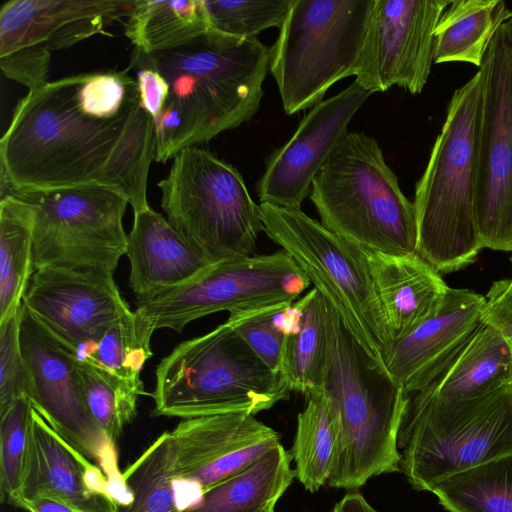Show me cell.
I'll list each match as a JSON object with an SVG mask.
<instances>
[{
	"label": "cell",
	"mask_w": 512,
	"mask_h": 512,
	"mask_svg": "<svg viewBox=\"0 0 512 512\" xmlns=\"http://www.w3.org/2000/svg\"><path fill=\"white\" fill-rule=\"evenodd\" d=\"M155 124L129 70L81 73L29 90L0 140L1 191L108 186L149 206Z\"/></svg>",
	"instance_id": "obj_1"
},
{
	"label": "cell",
	"mask_w": 512,
	"mask_h": 512,
	"mask_svg": "<svg viewBox=\"0 0 512 512\" xmlns=\"http://www.w3.org/2000/svg\"><path fill=\"white\" fill-rule=\"evenodd\" d=\"M131 59L154 68L168 84L167 100L154 119L155 161L166 163L258 112L270 47L257 38L211 29L173 50L144 54L134 49Z\"/></svg>",
	"instance_id": "obj_2"
},
{
	"label": "cell",
	"mask_w": 512,
	"mask_h": 512,
	"mask_svg": "<svg viewBox=\"0 0 512 512\" xmlns=\"http://www.w3.org/2000/svg\"><path fill=\"white\" fill-rule=\"evenodd\" d=\"M322 389L337 429L328 485L355 490L371 477L400 471L398 435L409 396L368 356L330 304Z\"/></svg>",
	"instance_id": "obj_3"
},
{
	"label": "cell",
	"mask_w": 512,
	"mask_h": 512,
	"mask_svg": "<svg viewBox=\"0 0 512 512\" xmlns=\"http://www.w3.org/2000/svg\"><path fill=\"white\" fill-rule=\"evenodd\" d=\"M480 70L454 91L413 201L416 253L438 272L471 264L482 249L476 220Z\"/></svg>",
	"instance_id": "obj_4"
},
{
	"label": "cell",
	"mask_w": 512,
	"mask_h": 512,
	"mask_svg": "<svg viewBox=\"0 0 512 512\" xmlns=\"http://www.w3.org/2000/svg\"><path fill=\"white\" fill-rule=\"evenodd\" d=\"M291 389L237 333L228 318L177 345L156 368L153 416L195 418L257 413L287 400Z\"/></svg>",
	"instance_id": "obj_5"
},
{
	"label": "cell",
	"mask_w": 512,
	"mask_h": 512,
	"mask_svg": "<svg viewBox=\"0 0 512 512\" xmlns=\"http://www.w3.org/2000/svg\"><path fill=\"white\" fill-rule=\"evenodd\" d=\"M310 200L327 229L385 254L416 253L413 202L375 138L348 132L315 177Z\"/></svg>",
	"instance_id": "obj_6"
},
{
	"label": "cell",
	"mask_w": 512,
	"mask_h": 512,
	"mask_svg": "<svg viewBox=\"0 0 512 512\" xmlns=\"http://www.w3.org/2000/svg\"><path fill=\"white\" fill-rule=\"evenodd\" d=\"M398 448L400 471L419 491L512 453V385L460 401L409 395Z\"/></svg>",
	"instance_id": "obj_7"
},
{
	"label": "cell",
	"mask_w": 512,
	"mask_h": 512,
	"mask_svg": "<svg viewBox=\"0 0 512 512\" xmlns=\"http://www.w3.org/2000/svg\"><path fill=\"white\" fill-rule=\"evenodd\" d=\"M263 231L287 252L368 356L386 369L393 346L363 247L301 209L260 204Z\"/></svg>",
	"instance_id": "obj_8"
},
{
	"label": "cell",
	"mask_w": 512,
	"mask_h": 512,
	"mask_svg": "<svg viewBox=\"0 0 512 512\" xmlns=\"http://www.w3.org/2000/svg\"><path fill=\"white\" fill-rule=\"evenodd\" d=\"M375 0H293L270 47L269 72L287 115L313 108L356 76Z\"/></svg>",
	"instance_id": "obj_9"
},
{
	"label": "cell",
	"mask_w": 512,
	"mask_h": 512,
	"mask_svg": "<svg viewBox=\"0 0 512 512\" xmlns=\"http://www.w3.org/2000/svg\"><path fill=\"white\" fill-rule=\"evenodd\" d=\"M157 185L169 224L215 262L254 255L261 209L232 165L204 148L187 147Z\"/></svg>",
	"instance_id": "obj_10"
},
{
	"label": "cell",
	"mask_w": 512,
	"mask_h": 512,
	"mask_svg": "<svg viewBox=\"0 0 512 512\" xmlns=\"http://www.w3.org/2000/svg\"><path fill=\"white\" fill-rule=\"evenodd\" d=\"M310 284L281 249L220 261L180 285L137 296L135 312L153 331L180 333L188 323L222 311L285 313Z\"/></svg>",
	"instance_id": "obj_11"
},
{
	"label": "cell",
	"mask_w": 512,
	"mask_h": 512,
	"mask_svg": "<svg viewBox=\"0 0 512 512\" xmlns=\"http://www.w3.org/2000/svg\"><path fill=\"white\" fill-rule=\"evenodd\" d=\"M35 207L34 270L63 269L113 276L126 254V196L108 186L1 191Z\"/></svg>",
	"instance_id": "obj_12"
},
{
	"label": "cell",
	"mask_w": 512,
	"mask_h": 512,
	"mask_svg": "<svg viewBox=\"0 0 512 512\" xmlns=\"http://www.w3.org/2000/svg\"><path fill=\"white\" fill-rule=\"evenodd\" d=\"M479 70L477 228L482 248L512 251V18L497 30Z\"/></svg>",
	"instance_id": "obj_13"
},
{
	"label": "cell",
	"mask_w": 512,
	"mask_h": 512,
	"mask_svg": "<svg viewBox=\"0 0 512 512\" xmlns=\"http://www.w3.org/2000/svg\"><path fill=\"white\" fill-rule=\"evenodd\" d=\"M134 0H9L0 8V66L29 90L46 82L51 53L127 17Z\"/></svg>",
	"instance_id": "obj_14"
},
{
	"label": "cell",
	"mask_w": 512,
	"mask_h": 512,
	"mask_svg": "<svg viewBox=\"0 0 512 512\" xmlns=\"http://www.w3.org/2000/svg\"><path fill=\"white\" fill-rule=\"evenodd\" d=\"M20 342L26 368V396L50 426L104 471L117 465L109 442L89 415L82 398L77 354L46 331L23 307Z\"/></svg>",
	"instance_id": "obj_15"
},
{
	"label": "cell",
	"mask_w": 512,
	"mask_h": 512,
	"mask_svg": "<svg viewBox=\"0 0 512 512\" xmlns=\"http://www.w3.org/2000/svg\"><path fill=\"white\" fill-rule=\"evenodd\" d=\"M448 0H375L356 82L384 92L420 94L435 59V30Z\"/></svg>",
	"instance_id": "obj_16"
},
{
	"label": "cell",
	"mask_w": 512,
	"mask_h": 512,
	"mask_svg": "<svg viewBox=\"0 0 512 512\" xmlns=\"http://www.w3.org/2000/svg\"><path fill=\"white\" fill-rule=\"evenodd\" d=\"M372 93L356 81L314 106L292 137L265 161L256 185L261 204L301 209L312 183L348 133V125Z\"/></svg>",
	"instance_id": "obj_17"
},
{
	"label": "cell",
	"mask_w": 512,
	"mask_h": 512,
	"mask_svg": "<svg viewBox=\"0 0 512 512\" xmlns=\"http://www.w3.org/2000/svg\"><path fill=\"white\" fill-rule=\"evenodd\" d=\"M22 305L76 354L96 343L130 311L113 276L53 268L33 273Z\"/></svg>",
	"instance_id": "obj_18"
},
{
	"label": "cell",
	"mask_w": 512,
	"mask_h": 512,
	"mask_svg": "<svg viewBox=\"0 0 512 512\" xmlns=\"http://www.w3.org/2000/svg\"><path fill=\"white\" fill-rule=\"evenodd\" d=\"M170 434L176 477L202 493L280 443L274 429L248 412L183 419Z\"/></svg>",
	"instance_id": "obj_19"
},
{
	"label": "cell",
	"mask_w": 512,
	"mask_h": 512,
	"mask_svg": "<svg viewBox=\"0 0 512 512\" xmlns=\"http://www.w3.org/2000/svg\"><path fill=\"white\" fill-rule=\"evenodd\" d=\"M50 498L77 512H117L109 480L64 440L33 406L21 485L12 505Z\"/></svg>",
	"instance_id": "obj_20"
},
{
	"label": "cell",
	"mask_w": 512,
	"mask_h": 512,
	"mask_svg": "<svg viewBox=\"0 0 512 512\" xmlns=\"http://www.w3.org/2000/svg\"><path fill=\"white\" fill-rule=\"evenodd\" d=\"M486 299L467 289H448L439 310L393 344L386 369L409 396L442 372L483 321Z\"/></svg>",
	"instance_id": "obj_21"
},
{
	"label": "cell",
	"mask_w": 512,
	"mask_h": 512,
	"mask_svg": "<svg viewBox=\"0 0 512 512\" xmlns=\"http://www.w3.org/2000/svg\"><path fill=\"white\" fill-rule=\"evenodd\" d=\"M126 255L136 296L180 285L217 263L150 206L134 211Z\"/></svg>",
	"instance_id": "obj_22"
},
{
	"label": "cell",
	"mask_w": 512,
	"mask_h": 512,
	"mask_svg": "<svg viewBox=\"0 0 512 512\" xmlns=\"http://www.w3.org/2000/svg\"><path fill=\"white\" fill-rule=\"evenodd\" d=\"M363 249L395 344L439 310L449 287L417 253L392 255Z\"/></svg>",
	"instance_id": "obj_23"
},
{
	"label": "cell",
	"mask_w": 512,
	"mask_h": 512,
	"mask_svg": "<svg viewBox=\"0 0 512 512\" xmlns=\"http://www.w3.org/2000/svg\"><path fill=\"white\" fill-rule=\"evenodd\" d=\"M512 385V356L500 331L484 320L422 391L441 401L469 400Z\"/></svg>",
	"instance_id": "obj_24"
},
{
	"label": "cell",
	"mask_w": 512,
	"mask_h": 512,
	"mask_svg": "<svg viewBox=\"0 0 512 512\" xmlns=\"http://www.w3.org/2000/svg\"><path fill=\"white\" fill-rule=\"evenodd\" d=\"M291 460V453L279 443L245 469L204 491L181 512H275L295 478Z\"/></svg>",
	"instance_id": "obj_25"
},
{
	"label": "cell",
	"mask_w": 512,
	"mask_h": 512,
	"mask_svg": "<svg viewBox=\"0 0 512 512\" xmlns=\"http://www.w3.org/2000/svg\"><path fill=\"white\" fill-rule=\"evenodd\" d=\"M512 18L502 0H454L435 30L434 63L465 62L480 67L499 27Z\"/></svg>",
	"instance_id": "obj_26"
},
{
	"label": "cell",
	"mask_w": 512,
	"mask_h": 512,
	"mask_svg": "<svg viewBox=\"0 0 512 512\" xmlns=\"http://www.w3.org/2000/svg\"><path fill=\"white\" fill-rule=\"evenodd\" d=\"M295 328L288 330L282 376L291 391L322 389L328 358L329 303L314 288L292 306Z\"/></svg>",
	"instance_id": "obj_27"
},
{
	"label": "cell",
	"mask_w": 512,
	"mask_h": 512,
	"mask_svg": "<svg viewBox=\"0 0 512 512\" xmlns=\"http://www.w3.org/2000/svg\"><path fill=\"white\" fill-rule=\"evenodd\" d=\"M126 18L125 35L144 54L179 48L211 30L204 0H134Z\"/></svg>",
	"instance_id": "obj_28"
},
{
	"label": "cell",
	"mask_w": 512,
	"mask_h": 512,
	"mask_svg": "<svg viewBox=\"0 0 512 512\" xmlns=\"http://www.w3.org/2000/svg\"><path fill=\"white\" fill-rule=\"evenodd\" d=\"M35 207L10 193L0 200V320L19 306L35 272L33 229Z\"/></svg>",
	"instance_id": "obj_29"
},
{
	"label": "cell",
	"mask_w": 512,
	"mask_h": 512,
	"mask_svg": "<svg viewBox=\"0 0 512 512\" xmlns=\"http://www.w3.org/2000/svg\"><path fill=\"white\" fill-rule=\"evenodd\" d=\"M297 427L291 456L295 478L309 492H317L327 481L334 459L337 429L333 408L323 389L310 392Z\"/></svg>",
	"instance_id": "obj_30"
},
{
	"label": "cell",
	"mask_w": 512,
	"mask_h": 512,
	"mask_svg": "<svg viewBox=\"0 0 512 512\" xmlns=\"http://www.w3.org/2000/svg\"><path fill=\"white\" fill-rule=\"evenodd\" d=\"M430 492L450 512H512V453L443 479Z\"/></svg>",
	"instance_id": "obj_31"
},
{
	"label": "cell",
	"mask_w": 512,
	"mask_h": 512,
	"mask_svg": "<svg viewBox=\"0 0 512 512\" xmlns=\"http://www.w3.org/2000/svg\"><path fill=\"white\" fill-rule=\"evenodd\" d=\"M75 366L89 415L107 440L116 444L124 426L136 415L138 398L145 394L144 387L78 356Z\"/></svg>",
	"instance_id": "obj_32"
},
{
	"label": "cell",
	"mask_w": 512,
	"mask_h": 512,
	"mask_svg": "<svg viewBox=\"0 0 512 512\" xmlns=\"http://www.w3.org/2000/svg\"><path fill=\"white\" fill-rule=\"evenodd\" d=\"M122 477L131 500L127 505L118 506L117 512H180L170 431L158 436Z\"/></svg>",
	"instance_id": "obj_33"
},
{
	"label": "cell",
	"mask_w": 512,
	"mask_h": 512,
	"mask_svg": "<svg viewBox=\"0 0 512 512\" xmlns=\"http://www.w3.org/2000/svg\"><path fill=\"white\" fill-rule=\"evenodd\" d=\"M153 332L135 311L130 310L115 321L96 343L79 352L77 356L144 387L140 373L146 361L153 355Z\"/></svg>",
	"instance_id": "obj_34"
},
{
	"label": "cell",
	"mask_w": 512,
	"mask_h": 512,
	"mask_svg": "<svg viewBox=\"0 0 512 512\" xmlns=\"http://www.w3.org/2000/svg\"><path fill=\"white\" fill-rule=\"evenodd\" d=\"M293 0H204L211 29L244 39L270 27L280 28Z\"/></svg>",
	"instance_id": "obj_35"
},
{
	"label": "cell",
	"mask_w": 512,
	"mask_h": 512,
	"mask_svg": "<svg viewBox=\"0 0 512 512\" xmlns=\"http://www.w3.org/2000/svg\"><path fill=\"white\" fill-rule=\"evenodd\" d=\"M33 404L28 396L15 401L0 413V496L13 503L25 467Z\"/></svg>",
	"instance_id": "obj_36"
},
{
	"label": "cell",
	"mask_w": 512,
	"mask_h": 512,
	"mask_svg": "<svg viewBox=\"0 0 512 512\" xmlns=\"http://www.w3.org/2000/svg\"><path fill=\"white\" fill-rule=\"evenodd\" d=\"M276 315L270 311L243 312L229 314V318L255 355L282 376L288 332L277 324Z\"/></svg>",
	"instance_id": "obj_37"
},
{
	"label": "cell",
	"mask_w": 512,
	"mask_h": 512,
	"mask_svg": "<svg viewBox=\"0 0 512 512\" xmlns=\"http://www.w3.org/2000/svg\"><path fill=\"white\" fill-rule=\"evenodd\" d=\"M23 305L0 320V413L26 396V368L20 328Z\"/></svg>",
	"instance_id": "obj_38"
},
{
	"label": "cell",
	"mask_w": 512,
	"mask_h": 512,
	"mask_svg": "<svg viewBox=\"0 0 512 512\" xmlns=\"http://www.w3.org/2000/svg\"><path fill=\"white\" fill-rule=\"evenodd\" d=\"M485 299L483 318L500 331L512 356V290L509 279L493 283Z\"/></svg>",
	"instance_id": "obj_39"
},
{
	"label": "cell",
	"mask_w": 512,
	"mask_h": 512,
	"mask_svg": "<svg viewBox=\"0 0 512 512\" xmlns=\"http://www.w3.org/2000/svg\"><path fill=\"white\" fill-rule=\"evenodd\" d=\"M16 507L28 512H77L72 507L50 498H36L24 500Z\"/></svg>",
	"instance_id": "obj_40"
},
{
	"label": "cell",
	"mask_w": 512,
	"mask_h": 512,
	"mask_svg": "<svg viewBox=\"0 0 512 512\" xmlns=\"http://www.w3.org/2000/svg\"><path fill=\"white\" fill-rule=\"evenodd\" d=\"M332 512H378L373 508L364 496L358 492L346 494L337 502Z\"/></svg>",
	"instance_id": "obj_41"
},
{
	"label": "cell",
	"mask_w": 512,
	"mask_h": 512,
	"mask_svg": "<svg viewBox=\"0 0 512 512\" xmlns=\"http://www.w3.org/2000/svg\"><path fill=\"white\" fill-rule=\"evenodd\" d=\"M509 284H510V288H511V290H512V284H511L510 280H509Z\"/></svg>",
	"instance_id": "obj_42"
},
{
	"label": "cell",
	"mask_w": 512,
	"mask_h": 512,
	"mask_svg": "<svg viewBox=\"0 0 512 512\" xmlns=\"http://www.w3.org/2000/svg\"><path fill=\"white\" fill-rule=\"evenodd\" d=\"M509 280H510V282H511V284H512V278H511V279H509Z\"/></svg>",
	"instance_id": "obj_43"
}]
</instances>
